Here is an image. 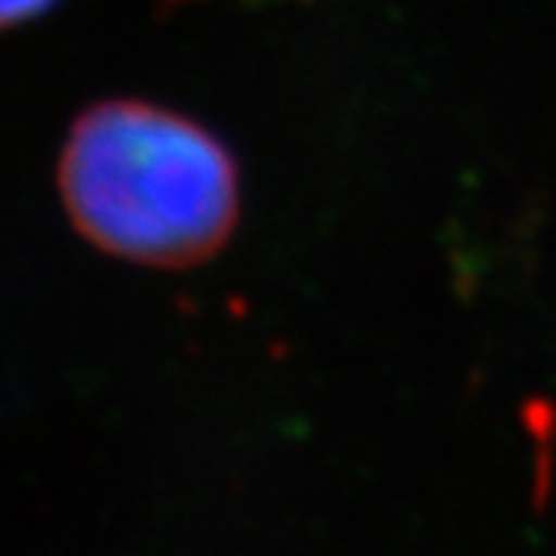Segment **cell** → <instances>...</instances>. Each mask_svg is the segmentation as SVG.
<instances>
[{"label":"cell","instance_id":"6da1fadb","mask_svg":"<svg viewBox=\"0 0 556 556\" xmlns=\"http://www.w3.org/2000/svg\"><path fill=\"white\" fill-rule=\"evenodd\" d=\"M61 191L94 245L144 265L212 255L238 212L228 151L185 117L141 101L101 104L74 125Z\"/></svg>","mask_w":556,"mask_h":556},{"label":"cell","instance_id":"7a4b0ae2","mask_svg":"<svg viewBox=\"0 0 556 556\" xmlns=\"http://www.w3.org/2000/svg\"><path fill=\"white\" fill-rule=\"evenodd\" d=\"M54 0H0V11H4V21L8 24H17V21H30L37 14H45Z\"/></svg>","mask_w":556,"mask_h":556}]
</instances>
